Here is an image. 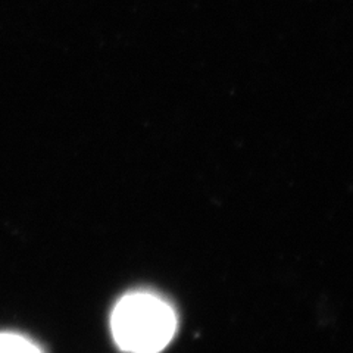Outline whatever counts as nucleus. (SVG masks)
<instances>
[{
	"label": "nucleus",
	"instance_id": "obj_1",
	"mask_svg": "<svg viewBox=\"0 0 353 353\" xmlns=\"http://www.w3.org/2000/svg\"><path fill=\"white\" fill-rule=\"evenodd\" d=\"M110 331L117 346L125 353H159L176 333V315L157 294L128 293L114 307Z\"/></svg>",
	"mask_w": 353,
	"mask_h": 353
},
{
	"label": "nucleus",
	"instance_id": "obj_2",
	"mask_svg": "<svg viewBox=\"0 0 353 353\" xmlns=\"http://www.w3.org/2000/svg\"><path fill=\"white\" fill-rule=\"evenodd\" d=\"M0 353H43L32 341L19 334H0Z\"/></svg>",
	"mask_w": 353,
	"mask_h": 353
}]
</instances>
